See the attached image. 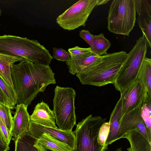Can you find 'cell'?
I'll return each mask as SVG.
<instances>
[{"mask_svg":"<svg viewBox=\"0 0 151 151\" xmlns=\"http://www.w3.org/2000/svg\"><path fill=\"white\" fill-rule=\"evenodd\" d=\"M13 86L17 95V105L28 106L40 92L56 83L55 73L49 66L24 60L11 66Z\"/></svg>","mask_w":151,"mask_h":151,"instance_id":"cell-1","label":"cell"},{"mask_svg":"<svg viewBox=\"0 0 151 151\" xmlns=\"http://www.w3.org/2000/svg\"><path fill=\"white\" fill-rule=\"evenodd\" d=\"M127 54L124 51L106 53L76 74V76L83 85L101 86L113 84Z\"/></svg>","mask_w":151,"mask_h":151,"instance_id":"cell-2","label":"cell"},{"mask_svg":"<svg viewBox=\"0 0 151 151\" xmlns=\"http://www.w3.org/2000/svg\"><path fill=\"white\" fill-rule=\"evenodd\" d=\"M0 54L21 57L34 63L48 66L52 58L37 40L15 35L0 36Z\"/></svg>","mask_w":151,"mask_h":151,"instance_id":"cell-3","label":"cell"},{"mask_svg":"<svg viewBox=\"0 0 151 151\" xmlns=\"http://www.w3.org/2000/svg\"><path fill=\"white\" fill-rule=\"evenodd\" d=\"M149 47L147 40L142 34L133 47L127 54L113 84L115 89L123 93L137 77Z\"/></svg>","mask_w":151,"mask_h":151,"instance_id":"cell-4","label":"cell"},{"mask_svg":"<svg viewBox=\"0 0 151 151\" xmlns=\"http://www.w3.org/2000/svg\"><path fill=\"white\" fill-rule=\"evenodd\" d=\"M107 29L116 34L129 36L136 20L134 0H114L107 18Z\"/></svg>","mask_w":151,"mask_h":151,"instance_id":"cell-5","label":"cell"},{"mask_svg":"<svg viewBox=\"0 0 151 151\" xmlns=\"http://www.w3.org/2000/svg\"><path fill=\"white\" fill-rule=\"evenodd\" d=\"M54 93L53 111L56 123L61 130L72 131L76 119L75 106V91L71 87L57 86Z\"/></svg>","mask_w":151,"mask_h":151,"instance_id":"cell-6","label":"cell"},{"mask_svg":"<svg viewBox=\"0 0 151 151\" xmlns=\"http://www.w3.org/2000/svg\"><path fill=\"white\" fill-rule=\"evenodd\" d=\"M106 118L90 114L77 124L73 131L75 137L73 151H105L107 147L98 143V132Z\"/></svg>","mask_w":151,"mask_h":151,"instance_id":"cell-7","label":"cell"},{"mask_svg":"<svg viewBox=\"0 0 151 151\" xmlns=\"http://www.w3.org/2000/svg\"><path fill=\"white\" fill-rule=\"evenodd\" d=\"M98 0H80L56 18V22L63 29L71 31L86 25V22Z\"/></svg>","mask_w":151,"mask_h":151,"instance_id":"cell-8","label":"cell"},{"mask_svg":"<svg viewBox=\"0 0 151 151\" xmlns=\"http://www.w3.org/2000/svg\"><path fill=\"white\" fill-rule=\"evenodd\" d=\"M144 103L121 117L118 132L119 139L128 133L137 132L142 134L151 143V132L146 127L140 116L141 109Z\"/></svg>","mask_w":151,"mask_h":151,"instance_id":"cell-9","label":"cell"},{"mask_svg":"<svg viewBox=\"0 0 151 151\" xmlns=\"http://www.w3.org/2000/svg\"><path fill=\"white\" fill-rule=\"evenodd\" d=\"M147 95L142 83L137 78L127 89L121 94L122 99L121 117L125 114L142 104Z\"/></svg>","mask_w":151,"mask_h":151,"instance_id":"cell-10","label":"cell"},{"mask_svg":"<svg viewBox=\"0 0 151 151\" xmlns=\"http://www.w3.org/2000/svg\"><path fill=\"white\" fill-rule=\"evenodd\" d=\"M28 132L36 139L43 133H47L64 142L73 150L75 147V137L72 131L55 129L38 124L30 120Z\"/></svg>","mask_w":151,"mask_h":151,"instance_id":"cell-11","label":"cell"},{"mask_svg":"<svg viewBox=\"0 0 151 151\" xmlns=\"http://www.w3.org/2000/svg\"><path fill=\"white\" fill-rule=\"evenodd\" d=\"M138 24L151 47V0H134Z\"/></svg>","mask_w":151,"mask_h":151,"instance_id":"cell-12","label":"cell"},{"mask_svg":"<svg viewBox=\"0 0 151 151\" xmlns=\"http://www.w3.org/2000/svg\"><path fill=\"white\" fill-rule=\"evenodd\" d=\"M27 107L25 105L21 104L17 105L15 108L12 131L13 140L28 131L30 120Z\"/></svg>","mask_w":151,"mask_h":151,"instance_id":"cell-13","label":"cell"},{"mask_svg":"<svg viewBox=\"0 0 151 151\" xmlns=\"http://www.w3.org/2000/svg\"><path fill=\"white\" fill-rule=\"evenodd\" d=\"M31 121L45 126L58 129L55 124V118L53 111L48 105L42 102L36 105L32 114L30 116Z\"/></svg>","mask_w":151,"mask_h":151,"instance_id":"cell-14","label":"cell"},{"mask_svg":"<svg viewBox=\"0 0 151 151\" xmlns=\"http://www.w3.org/2000/svg\"><path fill=\"white\" fill-rule=\"evenodd\" d=\"M34 146L38 151H73L64 142L45 133L36 139Z\"/></svg>","mask_w":151,"mask_h":151,"instance_id":"cell-15","label":"cell"},{"mask_svg":"<svg viewBox=\"0 0 151 151\" xmlns=\"http://www.w3.org/2000/svg\"><path fill=\"white\" fill-rule=\"evenodd\" d=\"M122 107V99L120 97L110 115L109 121L110 124L109 131L105 144L107 147L109 145L119 139L118 132Z\"/></svg>","mask_w":151,"mask_h":151,"instance_id":"cell-16","label":"cell"},{"mask_svg":"<svg viewBox=\"0 0 151 151\" xmlns=\"http://www.w3.org/2000/svg\"><path fill=\"white\" fill-rule=\"evenodd\" d=\"M100 56L94 54L80 56H70L66 62L69 73L74 75L96 61Z\"/></svg>","mask_w":151,"mask_h":151,"instance_id":"cell-17","label":"cell"},{"mask_svg":"<svg viewBox=\"0 0 151 151\" xmlns=\"http://www.w3.org/2000/svg\"><path fill=\"white\" fill-rule=\"evenodd\" d=\"M123 138H126L129 141L130 146L127 148L128 151H151V143L139 133H129Z\"/></svg>","mask_w":151,"mask_h":151,"instance_id":"cell-18","label":"cell"},{"mask_svg":"<svg viewBox=\"0 0 151 151\" xmlns=\"http://www.w3.org/2000/svg\"><path fill=\"white\" fill-rule=\"evenodd\" d=\"M24 60L21 57H14L0 54V75L12 87L11 66L16 62Z\"/></svg>","mask_w":151,"mask_h":151,"instance_id":"cell-19","label":"cell"},{"mask_svg":"<svg viewBox=\"0 0 151 151\" xmlns=\"http://www.w3.org/2000/svg\"><path fill=\"white\" fill-rule=\"evenodd\" d=\"M144 85L151 98V59L146 57L142 63L137 76Z\"/></svg>","mask_w":151,"mask_h":151,"instance_id":"cell-20","label":"cell"},{"mask_svg":"<svg viewBox=\"0 0 151 151\" xmlns=\"http://www.w3.org/2000/svg\"><path fill=\"white\" fill-rule=\"evenodd\" d=\"M36 139L28 132L19 136L15 141L14 151H38L34 145ZM47 151H52L48 150Z\"/></svg>","mask_w":151,"mask_h":151,"instance_id":"cell-21","label":"cell"},{"mask_svg":"<svg viewBox=\"0 0 151 151\" xmlns=\"http://www.w3.org/2000/svg\"><path fill=\"white\" fill-rule=\"evenodd\" d=\"M111 46L110 42L105 37L103 34L93 35V47L91 49L94 55L98 56L105 55Z\"/></svg>","mask_w":151,"mask_h":151,"instance_id":"cell-22","label":"cell"},{"mask_svg":"<svg viewBox=\"0 0 151 151\" xmlns=\"http://www.w3.org/2000/svg\"><path fill=\"white\" fill-rule=\"evenodd\" d=\"M0 87L11 105L14 108L17 104V95L12 87L0 75Z\"/></svg>","mask_w":151,"mask_h":151,"instance_id":"cell-23","label":"cell"},{"mask_svg":"<svg viewBox=\"0 0 151 151\" xmlns=\"http://www.w3.org/2000/svg\"><path fill=\"white\" fill-rule=\"evenodd\" d=\"M140 116L146 127L151 132V98L148 95L141 108Z\"/></svg>","mask_w":151,"mask_h":151,"instance_id":"cell-24","label":"cell"},{"mask_svg":"<svg viewBox=\"0 0 151 151\" xmlns=\"http://www.w3.org/2000/svg\"><path fill=\"white\" fill-rule=\"evenodd\" d=\"M11 109L7 106L0 103V118L9 130L12 132L13 117Z\"/></svg>","mask_w":151,"mask_h":151,"instance_id":"cell-25","label":"cell"},{"mask_svg":"<svg viewBox=\"0 0 151 151\" xmlns=\"http://www.w3.org/2000/svg\"><path fill=\"white\" fill-rule=\"evenodd\" d=\"M109 122H105L100 128L98 134L97 141L99 144L102 146L107 147L105 144L109 134Z\"/></svg>","mask_w":151,"mask_h":151,"instance_id":"cell-26","label":"cell"},{"mask_svg":"<svg viewBox=\"0 0 151 151\" xmlns=\"http://www.w3.org/2000/svg\"><path fill=\"white\" fill-rule=\"evenodd\" d=\"M52 57L58 60L67 62L70 59V55L68 52L61 48L54 47L52 50Z\"/></svg>","mask_w":151,"mask_h":151,"instance_id":"cell-27","label":"cell"},{"mask_svg":"<svg viewBox=\"0 0 151 151\" xmlns=\"http://www.w3.org/2000/svg\"><path fill=\"white\" fill-rule=\"evenodd\" d=\"M70 56L90 55L94 54L91 47L82 48L76 46L68 49Z\"/></svg>","mask_w":151,"mask_h":151,"instance_id":"cell-28","label":"cell"},{"mask_svg":"<svg viewBox=\"0 0 151 151\" xmlns=\"http://www.w3.org/2000/svg\"><path fill=\"white\" fill-rule=\"evenodd\" d=\"M0 136L9 145L12 137V132L7 128L0 118Z\"/></svg>","mask_w":151,"mask_h":151,"instance_id":"cell-29","label":"cell"},{"mask_svg":"<svg viewBox=\"0 0 151 151\" xmlns=\"http://www.w3.org/2000/svg\"><path fill=\"white\" fill-rule=\"evenodd\" d=\"M80 37L83 39L90 46L91 49L93 47V35L91 34L88 30L82 29L79 32Z\"/></svg>","mask_w":151,"mask_h":151,"instance_id":"cell-30","label":"cell"},{"mask_svg":"<svg viewBox=\"0 0 151 151\" xmlns=\"http://www.w3.org/2000/svg\"><path fill=\"white\" fill-rule=\"evenodd\" d=\"M0 103L7 106L11 109H14L0 87Z\"/></svg>","mask_w":151,"mask_h":151,"instance_id":"cell-31","label":"cell"},{"mask_svg":"<svg viewBox=\"0 0 151 151\" xmlns=\"http://www.w3.org/2000/svg\"><path fill=\"white\" fill-rule=\"evenodd\" d=\"M9 145L0 136V151H8L10 148Z\"/></svg>","mask_w":151,"mask_h":151,"instance_id":"cell-32","label":"cell"},{"mask_svg":"<svg viewBox=\"0 0 151 151\" xmlns=\"http://www.w3.org/2000/svg\"><path fill=\"white\" fill-rule=\"evenodd\" d=\"M109 1V0H98L96 6L105 4Z\"/></svg>","mask_w":151,"mask_h":151,"instance_id":"cell-33","label":"cell"},{"mask_svg":"<svg viewBox=\"0 0 151 151\" xmlns=\"http://www.w3.org/2000/svg\"><path fill=\"white\" fill-rule=\"evenodd\" d=\"M122 151V150L121 149V148H119L118 149L115 150V151ZM127 151H128L127 150Z\"/></svg>","mask_w":151,"mask_h":151,"instance_id":"cell-34","label":"cell"},{"mask_svg":"<svg viewBox=\"0 0 151 151\" xmlns=\"http://www.w3.org/2000/svg\"><path fill=\"white\" fill-rule=\"evenodd\" d=\"M1 10H0V16H1Z\"/></svg>","mask_w":151,"mask_h":151,"instance_id":"cell-35","label":"cell"}]
</instances>
